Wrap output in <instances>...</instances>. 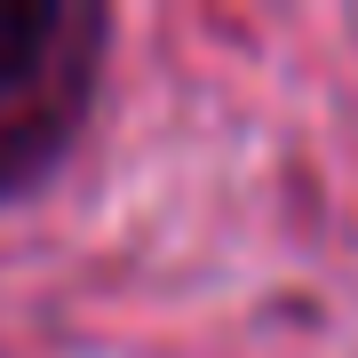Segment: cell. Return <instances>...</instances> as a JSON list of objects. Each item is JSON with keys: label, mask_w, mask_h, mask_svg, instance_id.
I'll use <instances>...</instances> for the list:
<instances>
[{"label": "cell", "mask_w": 358, "mask_h": 358, "mask_svg": "<svg viewBox=\"0 0 358 358\" xmlns=\"http://www.w3.org/2000/svg\"><path fill=\"white\" fill-rule=\"evenodd\" d=\"M80 24H96V16H72L56 0H0V103L40 88L56 48H64V32H80Z\"/></svg>", "instance_id": "1"}]
</instances>
